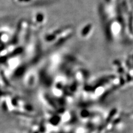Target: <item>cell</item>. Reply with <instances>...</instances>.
<instances>
[{
  "mask_svg": "<svg viewBox=\"0 0 133 133\" xmlns=\"http://www.w3.org/2000/svg\"><path fill=\"white\" fill-rule=\"evenodd\" d=\"M93 28L94 26L93 23L90 22H88L87 23L83 24V26L81 27V32L82 33V35L85 36L89 34V33L93 30Z\"/></svg>",
  "mask_w": 133,
  "mask_h": 133,
  "instance_id": "obj_3",
  "label": "cell"
},
{
  "mask_svg": "<svg viewBox=\"0 0 133 133\" xmlns=\"http://www.w3.org/2000/svg\"><path fill=\"white\" fill-rule=\"evenodd\" d=\"M45 0H14L17 5L24 6L36 5V4L45 1Z\"/></svg>",
  "mask_w": 133,
  "mask_h": 133,
  "instance_id": "obj_2",
  "label": "cell"
},
{
  "mask_svg": "<svg viewBox=\"0 0 133 133\" xmlns=\"http://www.w3.org/2000/svg\"><path fill=\"white\" fill-rule=\"evenodd\" d=\"M47 15L43 12H37L33 14L31 18V25L35 28H39L44 26L47 22Z\"/></svg>",
  "mask_w": 133,
  "mask_h": 133,
  "instance_id": "obj_1",
  "label": "cell"
}]
</instances>
